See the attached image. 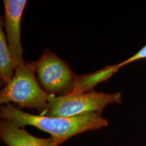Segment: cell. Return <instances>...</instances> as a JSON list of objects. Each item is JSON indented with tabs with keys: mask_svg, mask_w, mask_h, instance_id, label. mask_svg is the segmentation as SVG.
Returning a JSON list of instances; mask_svg holds the SVG:
<instances>
[{
	"mask_svg": "<svg viewBox=\"0 0 146 146\" xmlns=\"http://www.w3.org/2000/svg\"><path fill=\"white\" fill-rule=\"evenodd\" d=\"M0 116L1 119L10 120L18 127L33 126L49 133L57 146L76 135L98 130L108 125L106 118L98 113H85L72 117L34 115L23 112L10 103L1 106Z\"/></svg>",
	"mask_w": 146,
	"mask_h": 146,
	"instance_id": "cell-1",
	"label": "cell"
},
{
	"mask_svg": "<svg viewBox=\"0 0 146 146\" xmlns=\"http://www.w3.org/2000/svg\"><path fill=\"white\" fill-rule=\"evenodd\" d=\"M48 97L37 81L35 62H29L16 68L13 78L1 90L0 104L14 103L18 108L36 109L43 115L48 110Z\"/></svg>",
	"mask_w": 146,
	"mask_h": 146,
	"instance_id": "cell-2",
	"label": "cell"
},
{
	"mask_svg": "<svg viewBox=\"0 0 146 146\" xmlns=\"http://www.w3.org/2000/svg\"><path fill=\"white\" fill-rule=\"evenodd\" d=\"M122 94L96 92L72 93L65 96H49V108L43 115L58 117H72L85 113L101 114L106 106L111 104H120Z\"/></svg>",
	"mask_w": 146,
	"mask_h": 146,
	"instance_id": "cell-3",
	"label": "cell"
},
{
	"mask_svg": "<svg viewBox=\"0 0 146 146\" xmlns=\"http://www.w3.org/2000/svg\"><path fill=\"white\" fill-rule=\"evenodd\" d=\"M35 68L40 86L49 96H65L75 90L78 75L52 51L45 50L35 61Z\"/></svg>",
	"mask_w": 146,
	"mask_h": 146,
	"instance_id": "cell-4",
	"label": "cell"
},
{
	"mask_svg": "<svg viewBox=\"0 0 146 146\" xmlns=\"http://www.w3.org/2000/svg\"><path fill=\"white\" fill-rule=\"evenodd\" d=\"M3 24L6 31V41L14 66L16 68L25 63L23 58V50L21 39V23L27 1L3 0Z\"/></svg>",
	"mask_w": 146,
	"mask_h": 146,
	"instance_id": "cell-5",
	"label": "cell"
},
{
	"mask_svg": "<svg viewBox=\"0 0 146 146\" xmlns=\"http://www.w3.org/2000/svg\"><path fill=\"white\" fill-rule=\"evenodd\" d=\"M0 139L7 146H57L54 139L33 136L10 120L0 122Z\"/></svg>",
	"mask_w": 146,
	"mask_h": 146,
	"instance_id": "cell-6",
	"label": "cell"
},
{
	"mask_svg": "<svg viewBox=\"0 0 146 146\" xmlns=\"http://www.w3.org/2000/svg\"><path fill=\"white\" fill-rule=\"evenodd\" d=\"M2 26L1 19L0 27V78L1 85L5 86L13 78L16 68L9 50Z\"/></svg>",
	"mask_w": 146,
	"mask_h": 146,
	"instance_id": "cell-7",
	"label": "cell"
},
{
	"mask_svg": "<svg viewBox=\"0 0 146 146\" xmlns=\"http://www.w3.org/2000/svg\"><path fill=\"white\" fill-rule=\"evenodd\" d=\"M142 59H146V44L142 47L140 50H139L136 54H135L133 56H131L128 59L124 60V61L121 62L119 64L114 65V68H116V70L118 71L119 69H120L122 67L125 66L129 64L134 62L137 61V60H140Z\"/></svg>",
	"mask_w": 146,
	"mask_h": 146,
	"instance_id": "cell-8",
	"label": "cell"
}]
</instances>
